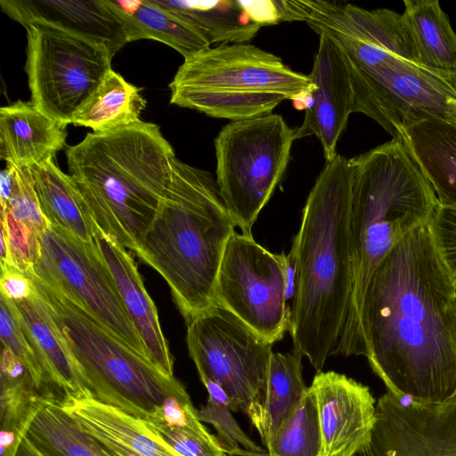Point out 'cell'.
Instances as JSON below:
<instances>
[{
    "mask_svg": "<svg viewBox=\"0 0 456 456\" xmlns=\"http://www.w3.org/2000/svg\"><path fill=\"white\" fill-rule=\"evenodd\" d=\"M428 223L401 240L372 273L359 329L362 355L388 393L442 404L456 399V283Z\"/></svg>",
    "mask_w": 456,
    "mask_h": 456,
    "instance_id": "obj_1",
    "label": "cell"
},
{
    "mask_svg": "<svg viewBox=\"0 0 456 456\" xmlns=\"http://www.w3.org/2000/svg\"><path fill=\"white\" fill-rule=\"evenodd\" d=\"M352 184L350 159L337 154L326 162L292 242L297 256L289 330L293 351L306 357L317 372L338 354L351 309Z\"/></svg>",
    "mask_w": 456,
    "mask_h": 456,
    "instance_id": "obj_2",
    "label": "cell"
},
{
    "mask_svg": "<svg viewBox=\"0 0 456 456\" xmlns=\"http://www.w3.org/2000/svg\"><path fill=\"white\" fill-rule=\"evenodd\" d=\"M68 169L95 225L139 250L172 179L175 151L159 126L88 133L65 149Z\"/></svg>",
    "mask_w": 456,
    "mask_h": 456,
    "instance_id": "obj_3",
    "label": "cell"
},
{
    "mask_svg": "<svg viewBox=\"0 0 456 456\" xmlns=\"http://www.w3.org/2000/svg\"><path fill=\"white\" fill-rule=\"evenodd\" d=\"M353 293L338 354L362 355L360 313L369 281L388 252L430 221L438 200L401 137L350 159Z\"/></svg>",
    "mask_w": 456,
    "mask_h": 456,
    "instance_id": "obj_4",
    "label": "cell"
},
{
    "mask_svg": "<svg viewBox=\"0 0 456 456\" xmlns=\"http://www.w3.org/2000/svg\"><path fill=\"white\" fill-rule=\"evenodd\" d=\"M235 227L212 175L175 157L169 187L136 256L166 280L186 322L215 305Z\"/></svg>",
    "mask_w": 456,
    "mask_h": 456,
    "instance_id": "obj_5",
    "label": "cell"
},
{
    "mask_svg": "<svg viewBox=\"0 0 456 456\" xmlns=\"http://www.w3.org/2000/svg\"><path fill=\"white\" fill-rule=\"evenodd\" d=\"M28 276L51 311L96 400L148 421L152 410L167 397L189 395L175 376L163 373L60 290L32 274Z\"/></svg>",
    "mask_w": 456,
    "mask_h": 456,
    "instance_id": "obj_6",
    "label": "cell"
},
{
    "mask_svg": "<svg viewBox=\"0 0 456 456\" xmlns=\"http://www.w3.org/2000/svg\"><path fill=\"white\" fill-rule=\"evenodd\" d=\"M322 33L344 53L355 112L375 120L393 138L403 126L425 118L456 122V73L424 67L350 36Z\"/></svg>",
    "mask_w": 456,
    "mask_h": 456,
    "instance_id": "obj_7",
    "label": "cell"
},
{
    "mask_svg": "<svg viewBox=\"0 0 456 456\" xmlns=\"http://www.w3.org/2000/svg\"><path fill=\"white\" fill-rule=\"evenodd\" d=\"M297 128L278 114L232 121L215 139L216 183L234 224L252 227L288 167Z\"/></svg>",
    "mask_w": 456,
    "mask_h": 456,
    "instance_id": "obj_8",
    "label": "cell"
},
{
    "mask_svg": "<svg viewBox=\"0 0 456 456\" xmlns=\"http://www.w3.org/2000/svg\"><path fill=\"white\" fill-rule=\"evenodd\" d=\"M24 28L30 102L48 117L71 124L111 69L113 57L105 46L49 25Z\"/></svg>",
    "mask_w": 456,
    "mask_h": 456,
    "instance_id": "obj_9",
    "label": "cell"
},
{
    "mask_svg": "<svg viewBox=\"0 0 456 456\" xmlns=\"http://www.w3.org/2000/svg\"><path fill=\"white\" fill-rule=\"evenodd\" d=\"M186 342L200 379L220 385L233 411L247 414L265 386L273 345L217 305L187 322Z\"/></svg>",
    "mask_w": 456,
    "mask_h": 456,
    "instance_id": "obj_10",
    "label": "cell"
},
{
    "mask_svg": "<svg viewBox=\"0 0 456 456\" xmlns=\"http://www.w3.org/2000/svg\"><path fill=\"white\" fill-rule=\"evenodd\" d=\"M32 274L81 306L115 337L147 358L110 270L94 240L49 224Z\"/></svg>",
    "mask_w": 456,
    "mask_h": 456,
    "instance_id": "obj_11",
    "label": "cell"
},
{
    "mask_svg": "<svg viewBox=\"0 0 456 456\" xmlns=\"http://www.w3.org/2000/svg\"><path fill=\"white\" fill-rule=\"evenodd\" d=\"M286 276L281 254L258 244L253 236L235 232L219 268L215 305L240 319L270 344L290 330Z\"/></svg>",
    "mask_w": 456,
    "mask_h": 456,
    "instance_id": "obj_12",
    "label": "cell"
},
{
    "mask_svg": "<svg viewBox=\"0 0 456 456\" xmlns=\"http://www.w3.org/2000/svg\"><path fill=\"white\" fill-rule=\"evenodd\" d=\"M184 87L275 92L303 110L313 83L279 56L244 43L219 45L184 60L169 88Z\"/></svg>",
    "mask_w": 456,
    "mask_h": 456,
    "instance_id": "obj_13",
    "label": "cell"
},
{
    "mask_svg": "<svg viewBox=\"0 0 456 456\" xmlns=\"http://www.w3.org/2000/svg\"><path fill=\"white\" fill-rule=\"evenodd\" d=\"M354 456H456V399L406 403L387 392L369 442Z\"/></svg>",
    "mask_w": 456,
    "mask_h": 456,
    "instance_id": "obj_14",
    "label": "cell"
},
{
    "mask_svg": "<svg viewBox=\"0 0 456 456\" xmlns=\"http://www.w3.org/2000/svg\"><path fill=\"white\" fill-rule=\"evenodd\" d=\"M319 37L308 75L313 87L307 94L305 117L297 127V139L315 135L328 162L337 156V144L355 107L349 71L339 45L325 33Z\"/></svg>",
    "mask_w": 456,
    "mask_h": 456,
    "instance_id": "obj_15",
    "label": "cell"
},
{
    "mask_svg": "<svg viewBox=\"0 0 456 456\" xmlns=\"http://www.w3.org/2000/svg\"><path fill=\"white\" fill-rule=\"evenodd\" d=\"M309 387L318 411L321 456H354L369 442L376 421L370 388L335 371L317 372Z\"/></svg>",
    "mask_w": 456,
    "mask_h": 456,
    "instance_id": "obj_16",
    "label": "cell"
},
{
    "mask_svg": "<svg viewBox=\"0 0 456 456\" xmlns=\"http://www.w3.org/2000/svg\"><path fill=\"white\" fill-rule=\"evenodd\" d=\"M57 399L109 456H181L145 420L96 400L88 389Z\"/></svg>",
    "mask_w": 456,
    "mask_h": 456,
    "instance_id": "obj_17",
    "label": "cell"
},
{
    "mask_svg": "<svg viewBox=\"0 0 456 456\" xmlns=\"http://www.w3.org/2000/svg\"><path fill=\"white\" fill-rule=\"evenodd\" d=\"M0 6L23 27H54L105 46L112 57L128 43L120 20L104 0H1Z\"/></svg>",
    "mask_w": 456,
    "mask_h": 456,
    "instance_id": "obj_18",
    "label": "cell"
},
{
    "mask_svg": "<svg viewBox=\"0 0 456 456\" xmlns=\"http://www.w3.org/2000/svg\"><path fill=\"white\" fill-rule=\"evenodd\" d=\"M94 241L111 273L147 358L163 373L174 376V361L160 327L157 308L132 255L97 226Z\"/></svg>",
    "mask_w": 456,
    "mask_h": 456,
    "instance_id": "obj_19",
    "label": "cell"
},
{
    "mask_svg": "<svg viewBox=\"0 0 456 456\" xmlns=\"http://www.w3.org/2000/svg\"><path fill=\"white\" fill-rule=\"evenodd\" d=\"M67 126L37 110L31 102L17 101L0 109V157L19 167L49 159L66 144Z\"/></svg>",
    "mask_w": 456,
    "mask_h": 456,
    "instance_id": "obj_20",
    "label": "cell"
},
{
    "mask_svg": "<svg viewBox=\"0 0 456 456\" xmlns=\"http://www.w3.org/2000/svg\"><path fill=\"white\" fill-rule=\"evenodd\" d=\"M442 206L456 208V122L428 118L398 132Z\"/></svg>",
    "mask_w": 456,
    "mask_h": 456,
    "instance_id": "obj_21",
    "label": "cell"
},
{
    "mask_svg": "<svg viewBox=\"0 0 456 456\" xmlns=\"http://www.w3.org/2000/svg\"><path fill=\"white\" fill-rule=\"evenodd\" d=\"M120 20L128 43L152 39L166 44L184 60L208 48L203 34L172 11L154 0H104Z\"/></svg>",
    "mask_w": 456,
    "mask_h": 456,
    "instance_id": "obj_22",
    "label": "cell"
},
{
    "mask_svg": "<svg viewBox=\"0 0 456 456\" xmlns=\"http://www.w3.org/2000/svg\"><path fill=\"white\" fill-rule=\"evenodd\" d=\"M12 302L42 359L52 386L61 395L88 389L61 330L37 290L29 298Z\"/></svg>",
    "mask_w": 456,
    "mask_h": 456,
    "instance_id": "obj_23",
    "label": "cell"
},
{
    "mask_svg": "<svg viewBox=\"0 0 456 456\" xmlns=\"http://www.w3.org/2000/svg\"><path fill=\"white\" fill-rule=\"evenodd\" d=\"M302 358L293 350L288 354L273 352L265 386L246 414L265 449L308 388L303 379Z\"/></svg>",
    "mask_w": 456,
    "mask_h": 456,
    "instance_id": "obj_24",
    "label": "cell"
},
{
    "mask_svg": "<svg viewBox=\"0 0 456 456\" xmlns=\"http://www.w3.org/2000/svg\"><path fill=\"white\" fill-rule=\"evenodd\" d=\"M29 169L48 224L85 241H93L96 225L71 175L61 171L53 159Z\"/></svg>",
    "mask_w": 456,
    "mask_h": 456,
    "instance_id": "obj_25",
    "label": "cell"
},
{
    "mask_svg": "<svg viewBox=\"0 0 456 456\" xmlns=\"http://www.w3.org/2000/svg\"><path fill=\"white\" fill-rule=\"evenodd\" d=\"M141 91V87L110 69L71 124L92 128L94 133H105L138 123L146 107Z\"/></svg>",
    "mask_w": 456,
    "mask_h": 456,
    "instance_id": "obj_26",
    "label": "cell"
},
{
    "mask_svg": "<svg viewBox=\"0 0 456 456\" xmlns=\"http://www.w3.org/2000/svg\"><path fill=\"white\" fill-rule=\"evenodd\" d=\"M26 436L45 456H109L54 393L45 395Z\"/></svg>",
    "mask_w": 456,
    "mask_h": 456,
    "instance_id": "obj_27",
    "label": "cell"
},
{
    "mask_svg": "<svg viewBox=\"0 0 456 456\" xmlns=\"http://www.w3.org/2000/svg\"><path fill=\"white\" fill-rule=\"evenodd\" d=\"M198 28L210 44H244L261 26L253 22L239 0H154Z\"/></svg>",
    "mask_w": 456,
    "mask_h": 456,
    "instance_id": "obj_28",
    "label": "cell"
},
{
    "mask_svg": "<svg viewBox=\"0 0 456 456\" xmlns=\"http://www.w3.org/2000/svg\"><path fill=\"white\" fill-rule=\"evenodd\" d=\"M404 17L416 44L420 65L456 73V33L437 0H404Z\"/></svg>",
    "mask_w": 456,
    "mask_h": 456,
    "instance_id": "obj_29",
    "label": "cell"
},
{
    "mask_svg": "<svg viewBox=\"0 0 456 456\" xmlns=\"http://www.w3.org/2000/svg\"><path fill=\"white\" fill-rule=\"evenodd\" d=\"M170 103L198 110L212 118L232 121L272 113L289 97L275 92H245L215 88H172Z\"/></svg>",
    "mask_w": 456,
    "mask_h": 456,
    "instance_id": "obj_30",
    "label": "cell"
},
{
    "mask_svg": "<svg viewBox=\"0 0 456 456\" xmlns=\"http://www.w3.org/2000/svg\"><path fill=\"white\" fill-rule=\"evenodd\" d=\"M266 451L271 456H321L319 417L310 387L281 425Z\"/></svg>",
    "mask_w": 456,
    "mask_h": 456,
    "instance_id": "obj_31",
    "label": "cell"
},
{
    "mask_svg": "<svg viewBox=\"0 0 456 456\" xmlns=\"http://www.w3.org/2000/svg\"><path fill=\"white\" fill-rule=\"evenodd\" d=\"M0 337L28 370L35 387L41 394L53 393L42 359L26 328L20 322L12 300L0 297Z\"/></svg>",
    "mask_w": 456,
    "mask_h": 456,
    "instance_id": "obj_32",
    "label": "cell"
},
{
    "mask_svg": "<svg viewBox=\"0 0 456 456\" xmlns=\"http://www.w3.org/2000/svg\"><path fill=\"white\" fill-rule=\"evenodd\" d=\"M1 216L28 225L42 236L47 230L49 224L40 208L28 167H17L12 191L8 202L1 207Z\"/></svg>",
    "mask_w": 456,
    "mask_h": 456,
    "instance_id": "obj_33",
    "label": "cell"
},
{
    "mask_svg": "<svg viewBox=\"0 0 456 456\" xmlns=\"http://www.w3.org/2000/svg\"><path fill=\"white\" fill-rule=\"evenodd\" d=\"M232 411L228 406L208 398L206 404L197 410L200 420L212 425L216 429V438L225 453L239 451L257 453L266 452L246 435Z\"/></svg>",
    "mask_w": 456,
    "mask_h": 456,
    "instance_id": "obj_34",
    "label": "cell"
},
{
    "mask_svg": "<svg viewBox=\"0 0 456 456\" xmlns=\"http://www.w3.org/2000/svg\"><path fill=\"white\" fill-rule=\"evenodd\" d=\"M428 225L437 255L456 283V208L439 204Z\"/></svg>",
    "mask_w": 456,
    "mask_h": 456,
    "instance_id": "obj_35",
    "label": "cell"
},
{
    "mask_svg": "<svg viewBox=\"0 0 456 456\" xmlns=\"http://www.w3.org/2000/svg\"><path fill=\"white\" fill-rule=\"evenodd\" d=\"M148 426L181 456H226L216 436L154 425Z\"/></svg>",
    "mask_w": 456,
    "mask_h": 456,
    "instance_id": "obj_36",
    "label": "cell"
},
{
    "mask_svg": "<svg viewBox=\"0 0 456 456\" xmlns=\"http://www.w3.org/2000/svg\"><path fill=\"white\" fill-rule=\"evenodd\" d=\"M147 422L172 428L190 430L202 435L209 434L200 420L190 395L167 397L160 405L152 410Z\"/></svg>",
    "mask_w": 456,
    "mask_h": 456,
    "instance_id": "obj_37",
    "label": "cell"
},
{
    "mask_svg": "<svg viewBox=\"0 0 456 456\" xmlns=\"http://www.w3.org/2000/svg\"><path fill=\"white\" fill-rule=\"evenodd\" d=\"M42 401L36 409L23 416L0 420V456H17Z\"/></svg>",
    "mask_w": 456,
    "mask_h": 456,
    "instance_id": "obj_38",
    "label": "cell"
},
{
    "mask_svg": "<svg viewBox=\"0 0 456 456\" xmlns=\"http://www.w3.org/2000/svg\"><path fill=\"white\" fill-rule=\"evenodd\" d=\"M1 295L13 301L23 300L37 293L32 280L15 266L1 264Z\"/></svg>",
    "mask_w": 456,
    "mask_h": 456,
    "instance_id": "obj_39",
    "label": "cell"
},
{
    "mask_svg": "<svg viewBox=\"0 0 456 456\" xmlns=\"http://www.w3.org/2000/svg\"><path fill=\"white\" fill-rule=\"evenodd\" d=\"M250 20L262 26L280 22L275 0L240 1Z\"/></svg>",
    "mask_w": 456,
    "mask_h": 456,
    "instance_id": "obj_40",
    "label": "cell"
},
{
    "mask_svg": "<svg viewBox=\"0 0 456 456\" xmlns=\"http://www.w3.org/2000/svg\"><path fill=\"white\" fill-rule=\"evenodd\" d=\"M200 380L208 393V399L215 403L224 404L233 411L230 397L220 385L208 379H202Z\"/></svg>",
    "mask_w": 456,
    "mask_h": 456,
    "instance_id": "obj_41",
    "label": "cell"
},
{
    "mask_svg": "<svg viewBox=\"0 0 456 456\" xmlns=\"http://www.w3.org/2000/svg\"><path fill=\"white\" fill-rule=\"evenodd\" d=\"M17 456H45L40 452L31 442L25 436L20 447L19 449Z\"/></svg>",
    "mask_w": 456,
    "mask_h": 456,
    "instance_id": "obj_42",
    "label": "cell"
},
{
    "mask_svg": "<svg viewBox=\"0 0 456 456\" xmlns=\"http://www.w3.org/2000/svg\"><path fill=\"white\" fill-rule=\"evenodd\" d=\"M226 456H271L267 451L265 452H249L246 451H239L236 452L226 453Z\"/></svg>",
    "mask_w": 456,
    "mask_h": 456,
    "instance_id": "obj_43",
    "label": "cell"
}]
</instances>
